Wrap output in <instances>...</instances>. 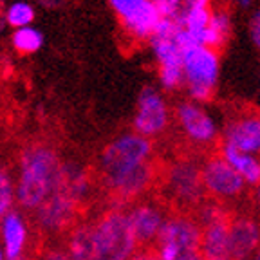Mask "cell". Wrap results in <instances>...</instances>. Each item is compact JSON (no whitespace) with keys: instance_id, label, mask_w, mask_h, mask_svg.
Wrapping results in <instances>:
<instances>
[{"instance_id":"cell-26","label":"cell","mask_w":260,"mask_h":260,"mask_svg":"<svg viewBox=\"0 0 260 260\" xmlns=\"http://www.w3.org/2000/svg\"><path fill=\"white\" fill-rule=\"evenodd\" d=\"M130 260H159L157 258V253H155V249H139V251H136V255L132 256Z\"/></svg>"},{"instance_id":"cell-3","label":"cell","mask_w":260,"mask_h":260,"mask_svg":"<svg viewBox=\"0 0 260 260\" xmlns=\"http://www.w3.org/2000/svg\"><path fill=\"white\" fill-rule=\"evenodd\" d=\"M152 155H154L152 139L136 134L134 130L114 138L98 157L103 186L152 162L154 159Z\"/></svg>"},{"instance_id":"cell-19","label":"cell","mask_w":260,"mask_h":260,"mask_svg":"<svg viewBox=\"0 0 260 260\" xmlns=\"http://www.w3.org/2000/svg\"><path fill=\"white\" fill-rule=\"evenodd\" d=\"M233 32V16L226 8H213L211 13L210 27L206 29L203 37V47L210 49H222L226 42L230 40Z\"/></svg>"},{"instance_id":"cell-21","label":"cell","mask_w":260,"mask_h":260,"mask_svg":"<svg viewBox=\"0 0 260 260\" xmlns=\"http://www.w3.org/2000/svg\"><path fill=\"white\" fill-rule=\"evenodd\" d=\"M45 44L44 32L35 25L15 29L11 32V45L16 53L20 54H35L38 53Z\"/></svg>"},{"instance_id":"cell-11","label":"cell","mask_w":260,"mask_h":260,"mask_svg":"<svg viewBox=\"0 0 260 260\" xmlns=\"http://www.w3.org/2000/svg\"><path fill=\"white\" fill-rule=\"evenodd\" d=\"M203 183L206 193L219 199H233L242 193L246 186L242 175L220 154L211 155L203 162Z\"/></svg>"},{"instance_id":"cell-9","label":"cell","mask_w":260,"mask_h":260,"mask_svg":"<svg viewBox=\"0 0 260 260\" xmlns=\"http://www.w3.org/2000/svg\"><path fill=\"white\" fill-rule=\"evenodd\" d=\"M167 188L172 199L191 206L201 203L206 193L203 183V165L195 159H177L167 170Z\"/></svg>"},{"instance_id":"cell-4","label":"cell","mask_w":260,"mask_h":260,"mask_svg":"<svg viewBox=\"0 0 260 260\" xmlns=\"http://www.w3.org/2000/svg\"><path fill=\"white\" fill-rule=\"evenodd\" d=\"M183 71L184 89L191 102L204 105L215 96L220 80L219 51L203 45H191L184 51Z\"/></svg>"},{"instance_id":"cell-1","label":"cell","mask_w":260,"mask_h":260,"mask_svg":"<svg viewBox=\"0 0 260 260\" xmlns=\"http://www.w3.org/2000/svg\"><path fill=\"white\" fill-rule=\"evenodd\" d=\"M61 165L58 152L45 143H32L22 150L16 175V204L35 211L49 199L60 179Z\"/></svg>"},{"instance_id":"cell-16","label":"cell","mask_w":260,"mask_h":260,"mask_svg":"<svg viewBox=\"0 0 260 260\" xmlns=\"http://www.w3.org/2000/svg\"><path fill=\"white\" fill-rule=\"evenodd\" d=\"M29 240V226L25 222L24 215L18 210H13L11 213L0 220V242L4 246L8 260L22 258Z\"/></svg>"},{"instance_id":"cell-5","label":"cell","mask_w":260,"mask_h":260,"mask_svg":"<svg viewBox=\"0 0 260 260\" xmlns=\"http://www.w3.org/2000/svg\"><path fill=\"white\" fill-rule=\"evenodd\" d=\"M98 260H130L138 251L128 215L123 210H109L94 222Z\"/></svg>"},{"instance_id":"cell-32","label":"cell","mask_w":260,"mask_h":260,"mask_svg":"<svg viewBox=\"0 0 260 260\" xmlns=\"http://www.w3.org/2000/svg\"><path fill=\"white\" fill-rule=\"evenodd\" d=\"M0 260H8V255H6V249L2 246V242H0Z\"/></svg>"},{"instance_id":"cell-34","label":"cell","mask_w":260,"mask_h":260,"mask_svg":"<svg viewBox=\"0 0 260 260\" xmlns=\"http://www.w3.org/2000/svg\"><path fill=\"white\" fill-rule=\"evenodd\" d=\"M16 260H27V258H24V256H22V258H16Z\"/></svg>"},{"instance_id":"cell-20","label":"cell","mask_w":260,"mask_h":260,"mask_svg":"<svg viewBox=\"0 0 260 260\" xmlns=\"http://www.w3.org/2000/svg\"><path fill=\"white\" fill-rule=\"evenodd\" d=\"M220 155L226 159L240 175L246 181V184H251V186H258L260 184V159L258 155L246 154V152H240L233 146L222 143L220 146Z\"/></svg>"},{"instance_id":"cell-12","label":"cell","mask_w":260,"mask_h":260,"mask_svg":"<svg viewBox=\"0 0 260 260\" xmlns=\"http://www.w3.org/2000/svg\"><path fill=\"white\" fill-rule=\"evenodd\" d=\"M78 210H80V204L56 184L49 199L35 211V222L44 232H63L74 224Z\"/></svg>"},{"instance_id":"cell-22","label":"cell","mask_w":260,"mask_h":260,"mask_svg":"<svg viewBox=\"0 0 260 260\" xmlns=\"http://www.w3.org/2000/svg\"><path fill=\"white\" fill-rule=\"evenodd\" d=\"M4 16H6V24H8L9 27L20 29V27L32 25L37 11H35L32 4L27 2V0H15V2H11V4L4 9Z\"/></svg>"},{"instance_id":"cell-29","label":"cell","mask_w":260,"mask_h":260,"mask_svg":"<svg viewBox=\"0 0 260 260\" xmlns=\"http://www.w3.org/2000/svg\"><path fill=\"white\" fill-rule=\"evenodd\" d=\"M38 4H42L45 9H56L63 4V0H37Z\"/></svg>"},{"instance_id":"cell-30","label":"cell","mask_w":260,"mask_h":260,"mask_svg":"<svg viewBox=\"0 0 260 260\" xmlns=\"http://www.w3.org/2000/svg\"><path fill=\"white\" fill-rule=\"evenodd\" d=\"M232 2L240 9H248V8H251V6L255 4V0H232Z\"/></svg>"},{"instance_id":"cell-23","label":"cell","mask_w":260,"mask_h":260,"mask_svg":"<svg viewBox=\"0 0 260 260\" xmlns=\"http://www.w3.org/2000/svg\"><path fill=\"white\" fill-rule=\"evenodd\" d=\"M15 204H16V183L13 181L9 172H6L4 168H0V220L15 210Z\"/></svg>"},{"instance_id":"cell-13","label":"cell","mask_w":260,"mask_h":260,"mask_svg":"<svg viewBox=\"0 0 260 260\" xmlns=\"http://www.w3.org/2000/svg\"><path fill=\"white\" fill-rule=\"evenodd\" d=\"M224 143L240 152L260 155V112H240L224 126Z\"/></svg>"},{"instance_id":"cell-10","label":"cell","mask_w":260,"mask_h":260,"mask_svg":"<svg viewBox=\"0 0 260 260\" xmlns=\"http://www.w3.org/2000/svg\"><path fill=\"white\" fill-rule=\"evenodd\" d=\"M203 239H201V253L204 260H232L230 251V224L232 215L224 210L210 206L203 210Z\"/></svg>"},{"instance_id":"cell-2","label":"cell","mask_w":260,"mask_h":260,"mask_svg":"<svg viewBox=\"0 0 260 260\" xmlns=\"http://www.w3.org/2000/svg\"><path fill=\"white\" fill-rule=\"evenodd\" d=\"M152 56L157 65L159 89L174 92L184 87L183 58L184 51L191 47L186 31L175 20H165L155 29L154 37L148 40Z\"/></svg>"},{"instance_id":"cell-6","label":"cell","mask_w":260,"mask_h":260,"mask_svg":"<svg viewBox=\"0 0 260 260\" xmlns=\"http://www.w3.org/2000/svg\"><path fill=\"white\" fill-rule=\"evenodd\" d=\"M126 37L136 42L150 40L161 24V15L152 0H107Z\"/></svg>"},{"instance_id":"cell-7","label":"cell","mask_w":260,"mask_h":260,"mask_svg":"<svg viewBox=\"0 0 260 260\" xmlns=\"http://www.w3.org/2000/svg\"><path fill=\"white\" fill-rule=\"evenodd\" d=\"M170 125V107L162 90L154 85H145L138 96L132 130L136 134L152 139L161 136Z\"/></svg>"},{"instance_id":"cell-14","label":"cell","mask_w":260,"mask_h":260,"mask_svg":"<svg viewBox=\"0 0 260 260\" xmlns=\"http://www.w3.org/2000/svg\"><path fill=\"white\" fill-rule=\"evenodd\" d=\"M126 215H128V222L136 237V242L138 246H145V248H148L152 242L157 240L162 226L167 222L165 211L155 203L136 204L126 211Z\"/></svg>"},{"instance_id":"cell-17","label":"cell","mask_w":260,"mask_h":260,"mask_svg":"<svg viewBox=\"0 0 260 260\" xmlns=\"http://www.w3.org/2000/svg\"><path fill=\"white\" fill-rule=\"evenodd\" d=\"M58 186L63 191L73 197L78 204L85 203V199L90 193V177L89 172L83 167H80L78 162L65 161L61 165L60 179H58Z\"/></svg>"},{"instance_id":"cell-27","label":"cell","mask_w":260,"mask_h":260,"mask_svg":"<svg viewBox=\"0 0 260 260\" xmlns=\"http://www.w3.org/2000/svg\"><path fill=\"white\" fill-rule=\"evenodd\" d=\"M184 8H213V0H183Z\"/></svg>"},{"instance_id":"cell-18","label":"cell","mask_w":260,"mask_h":260,"mask_svg":"<svg viewBox=\"0 0 260 260\" xmlns=\"http://www.w3.org/2000/svg\"><path fill=\"white\" fill-rule=\"evenodd\" d=\"M67 255L71 260H98L94 222H81L71 228L67 239Z\"/></svg>"},{"instance_id":"cell-8","label":"cell","mask_w":260,"mask_h":260,"mask_svg":"<svg viewBox=\"0 0 260 260\" xmlns=\"http://www.w3.org/2000/svg\"><path fill=\"white\" fill-rule=\"evenodd\" d=\"M175 121L184 138L193 145L210 146L219 138V125L203 103L184 100L175 105Z\"/></svg>"},{"instance_id":"cell-28","label":"cell","mask_w":260,"mask_h":260,"mask_svg":"<svg viewBox=\"0 0 260 260\" xmlns=\"http://www.w3.org/2000/svg\"><path fill=\"white\" fill-rule=\"evenodd\" d=\"M45 260H71L67 251H61V249H51V251L45 255Z\"/></svg>"},{"instance_id":"cell-31","label":"cell","mask_w":260,"mask_h":260,"mask_svg":"<svg viewBox=\"0 0 260 260\" xmlns=\"http://www.w3.org/2000/svg\"><path fill=\"white\" fill-rule=\"evenodd\" d=\"M6 16H4V11H0V32L4 31V27H6Z\"/></svg>"},{"instance_id":"cell-25","label":"cell","mask_w":260,"mask_h":260,"mask_svg":"<svg viewBox=\"0 0 260 260\" xmlns=\"http://www.w3.org/2000/svg\"><path fill=\"white\" fill-rule=\"evenodd\" d=\"M248 35H249V40H251L253 47L260 53V8L255 9V11L249 15Z\"/></svg>"},{"instance_id":"cell-15","label":"cell","mask_w":260,"mask_h":260,"mask_svg":"<svg viewBox=\"0 0 260 260\" xmlns=\"http://www.w3.org/2000/svg\"><path fill=\"white\" fill-rule=\"evenodd\" d=\"M260 248V224L251 217H232L230 251L232 260H251Z\"/></svg>"},{"instance_id":"cell-24","label":"cell","mask_w":260,"mask_h":260,"mask_svg":"<svg viewBox=\"0 0 260 260\" xmlns=\"http://www.w3.org/2000/svg\"><path fill=\"white\" fill-rule=\"evenodd\" d=\"M161 18L165 20H179L183 13V0H152Z\"/></svg>"},{"instance_id":"cell-33","label":"cell","mask_w":260,"mask_h":260,"mask_svg":"<svg viewBox=\"0 0 260 260\" xmlns=\"http://www.w3.org/2000/svg\"><path fill=\"white\" fill-rule=\"evenodd\" d=\"M256 199H258V203H260V184H258V191H256Z\"/></svg>"}]
</instances>
